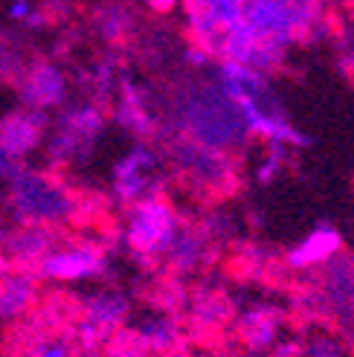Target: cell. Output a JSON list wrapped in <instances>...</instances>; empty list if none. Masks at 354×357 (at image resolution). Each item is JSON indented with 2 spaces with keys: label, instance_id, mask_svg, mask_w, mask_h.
<instances>
[{
  "label": "cell",
  "instance_id": "1",
  "mask_svg": "<svg viewBox=\"0 0 354 357\" xmlns=\"http://www.w3.org/2000/svg\"><path fill=\"white\" fill-rule=\"evenodd\" d=\"M241 17L264 44L288 52L320 24V0H247Z\"/></svg>",
  "mask_w": 354,
  "mask_h": 357
},
{
  "label": "cell",
  "instance_id": "2",
  "mask_svg": "<svg viewBox=\"0 0 354 357\" xmlns=\"http://www.w3.org/2000/svg\"><path fill=\"white\" fill-rule=\"evenodd\" d=\"M177 233H180V218L163 195H148L128 206L125 244L139 259L166 256Z\"/></svg>",
  "mask_w": 354,
  "mask_h": 357
},
{
  "label": "cell",
  "instance_id": "3",
  "mask_svg": "<svg viewBox=\"0 0 354 357\" xmlns=\"http://www.w3.org/2000/svg\"><path fill=\"white\" fill-rule=\"evenodd\" d=\"M105 131V111L93 102H82L67 108L59 119V131L49 139V160L52 166H67L73 160H82L93 149V142Z\"/></svg>",
  "mask_w": 354,
  "mask_h": 357
},
{
  "label": "cell",
  "instance_id": "4",
  "mask_svg": "<svg viewBox=\"0 0 354 357\" xmlns=\"http://www.w3.org/2000/svg\"><path fill=\"white\" fill-rule=\"evenodd\" d=\"M15 204L17 212L38 224V221H56V218H70L76 212V198L67 195L61 186H56L44 174H24L15 172Z\"/></svg>",
  "mask_w": 354,
  "mask_h": 357
},
{
  "label": "cell",
  "instance_id": "5",
  "mask_svg": "<svg viewBox=\"0 0 354 357\" xmlns=\"http://www.w3.org/2000/svg\"><path fill=\"white\" fill-rule=\"evenodd\" d=\"M157 169H160V160L157 151L146 142H137V146L119 157V163L114 166V198L122 206H131L139 198H148L157 195Z\"/></svg>",
  "mask_w": 354,
  "mask_h": 357
},
{
  "label": "cell",
  "instance_id": "6",
  "mask_svg": "<svg viewBox=\"0 0 354 357\" xmlns=\"http://www.w3.org/2000/svg\"><path fill=\"white\" fill-rule=\"evenodd\" d=\"M125 317H128V299L119 291H102L91 296L79 308V328H76L79 346L93 354L99 346H105V340L116 328H122Z\"/></svg>",
  "mask_w": 354,
  "mask_h": 357
},
{
  "label": "cell",
  "instance_id": "7",
  "mask_svg": "<svg viewBox=\"0 0 354 357\" xmlns=\"http://www.w3.org/2000/svg\"><path fill=\"white\" fill-rule=\"evenodd\" d=\"M105 267H108V259L99 244H70L61 250H49L38 261L35 276L47 282H82L102 276Z\"/></svg>",
  "mask_w": 354,
  "mask_h": 357
},
{
  "label": "cell",
  "instance_id": "8",
  "mask_svg": "<svg viewBox=\"0 0 354 357\" xmlns=\"http://www.w3.org/2000/svg\"><path fill=\"white\" fill-rule=\"evenodd\" d=\"M244 3L247 0H183L186 24L194 44H201L203 50H209V56H215L221 32L241 21Z\"/></svg>",
  "mask_w": 354,
  "mask_h": 357
},
{
  "label": "cell",
  "instance_id": "9",
  "mask_svg": "<svg viewBox=\"0 0 354 357\" xmlns=\"http://www.w3.org/2000/svg\"><path fill=\"white\" fill-rule=\"evenodd\" d=\"M17 93H21V102L26 108H35V111L59 108L67 99V79L56 64L32 61L17 73Z\"/></svg>",
  "mask_w": 354,
  "mask_h": 357
},
{
  "label": "cell",
  "instance_id": "10",
  "mask_svg": "<svg viewBox=\"0 0 354 357\" xmlns=\"http://www.w3.org/2000/svg\"><path fill=\"white\" fill-rule=\"evenodd\" d=\"M340 250H343L340 229L331 224H316L305 238H299L285 253V264L296 273H305L320 264H328L331 259H337Z\"/></svg>",
  "mask_w": 354,
  "mask_h": 357
},
{
  "label": "cell",
  "instance_id": "11",
  "mask_svg": "<svg viewBox=\"0 0 354 357\" xmlns=\"http://www.w3.org/2000/svg\"><path fill=\"white\" fill-rule=\"evenodd\" d=\"M44 128H47L44 111L26 108L21 114H9L3 122H0V149H3L9 157L21 160L41 146Z\"/></svg>",
  "mask_w": 354,
  "mask_h": 357
},
{
  "label": "cell",
  "instance_id": "12",
  "mask_svg": "<svg viewBox=\"0 0 354 357\" xmlns=\"http://www.w3.org/2000/svg\"><path fill=\"white\" fill-rule=\"evenodd\" d=\"M38 299V276L26 271H9L0 279V317H24Z\"/></svg>",
  "mask_w": 354,
  "mask_h": 357
},
{
  "label": "cell",
  "instance_id": "13",
  "mask_svg": "<svg viewBox=\"0 0 354 357\" xmlns=\"http://www.w3.org/2000/svg\"><path fill=\"white\" fill-rule=\"evenodd\" d=\"M52 241H56L52 238V229L41 227V224H29L15 238H9V253H12L15 271L35 273L38 271V261L52 250Z\"/></svg>",
  "mask_w": 354,
  "mask_h": 357
},
{
  "label": "cell",
  "instance_id": "14",
  "mask_svg": "<svg viewBox=\"0 0 354 357\" xmlns=\"http://www.w3.org/2000/svg\"><path fill=\"white\" fill-rule=\"evenodd\" d=\"M114 119L122 125V128H128L131 134L137 137H148L154 131V119L146 108V99H143V91L122 79L119 82V102H116V111H114Z\"/></svg>",
  "mask_w": 354,
  "mask_h": 357
},
{
  "label": "cell",
  "instance_id": "15",
  "mask_svg": "<svg viewBox=\"0 0 354 357\" xmlns=\"http://www.w3.org/2000/svg\"><path fill=\"white\" fill-rule=\"evenodd\" d=\"M137 334H139V340L146 343V349H148L151 354H169V351L177 346V340H180L177 323H174L169 314H154V317H148L146 323L137 328Z\"/></svg>",
  "mask_w": 354,
  "mask_h": 357
},
{
  "label": "cell",
  "instance_id": "16",
  "mask_svg": "<svg viewBox=\"0 0 354 357\" xmlns=\"http://www.w3.org/2000/svg\"><path fill=\"white\" fill-rule=\"evenodd\" d=\"M276 328H279L276 317L268 308H256L250 314H244V319H241V334H244L247 346H250L253 351L268 349L276 340Z\"/></svg>",
  "mask_w": 354,
  "mask_h": 357
},
{
  "label": "cell",
  "instance_id": "17",
  "mask_svg": "<svg viewBox=\"0 0 354 357\" xmlns=\"http://www.w3.org/2000/svg\"><path fill=\"white\" fill-rule=\"evenodd\" d=\"M134 24V17L128 15L125 6H119V3H111V6H105L96 17V26H99V35L105 41H122L128 35Z\"/></svg>",
  "mask_w": 354,
  "mask_h": 357
},
{
  "label": "cell",
  "instance_id": "18",
  "mask_svg": "<svg viewBox=\"0 0 354 357\" xmlns=\"http://www.w3.org/2000/svg\"><path fill=\"white\" fill-rule=\"evenodd\" d=\"M201 253H203V238L186 233V229L180 227V233H177V238L169 247L166 256L171 259L174 267H183V271H189V267H194L201 261Z\"/></svg>",
  "mask_w": 354,
  "mask_h": 357
},
{
  "label": "cell",
  "instance_id": "19",
  "mask_svg": "<svg viewBox=\"0 0 354 357\" xmlns=\"http://www.w3.org/2000/svg\"><path fill=\"white\" fill-rule=\"evenodd\" d=\"M105 354L108 357H148L151 351L139 340V334L131 328H116L108 340H105Z\"/></svg>",
  "mask_w": 354,
  "mask_h": 357
},
{
  "label": "cell",
  "instance_id": "20",
  "mask_svg": "<svg viewBox=\"0 0 354 357\" xmlns=\"http://www.w3.org/2000/svg\"><path fill=\"white\" fill-rule=\"evenodd\" d=\"M285 166H288V149H285V146H270V142H268V149H264V157L259 160L256 181H259V183H273Z\"/></svg>",
  "mask_w": 354,
  "mask_h": 357
},
{
  "label": "cell",
  "instance_id": "21",
  "mask_svg": "<svg viewBox=\"0 0 354 357\" xmlns=\"http://www.w3.org/2000/svg\"><path fill=\"white\" fill-rule=\"evenodd\" d=\"M32 357H76L67 340H38L29 351Z\"/></svg>",
  "mask_w": 354,
  "mask_h": 357
},
{
  "label": "cell",
  "instance_id": "22",
  "mask_svg": "<svg viewBox=\"0 0 354 357\" xmlns=\"http://www.w3.org/2000/svg\"><path fill=\"white\" fill-rule=\"evenodd\" d=\"M226 314V305L221 299H215V296H209V299H203L198 308H194V317L201 319V323H206V326H215L218 319Z\"/></svg>",
  "mask_w": 354,
  "mask_h": 357
},
{
  "label": "cell",
  "instance_id": "23",
  "mask_svg": "<svg viewBox=\"0 0 354 357\" xmlns=\"http://www.w3.org/2000/svg\"><path fill=\"white\" fill-rule=\"evenodd\" d=\"M21 59L15 56V50L0 38V79H9L12 73H21Z\"/></svg>",
  "mask_w": 354,
  "mask_h": 357
},
{
  "label": "cell",
  "instance_id": "24",
  "mask_svg": "<svg viewBox=\"0 0 354 357\" xmlns=\"http://www.w3.org/2000/svg\"><path fill=\"white\" fill-rule=\"evenodd\" d=\"M209 50H203L201 44H194V47H189L186 50V61L189 64H194V67H203V64H209Z\"/></svg>",
  "mask_w": 354,
  "mask_h": 357
},
{
  "label": "cell",
  "instance_id": "25",
  "mask_svg": "<svg viewBox=\"0 0 354 357\" xmlns=\"http://www.w3.org/2000/svg\"><path fill=\"white\" fill-rule=\"evenodd\" d=\"M29 12H32L29 0H12V6H9V17H12V21H26Z\"/></svg>",
  "mask_w": 354,
  "mask_h": 357
},
{
  "label": "cell",
  "instance_id": "26",
  "mask_svg": "<svg viewBox=\"0 0 354 357\" xmlns=\"http://www.w3.org/2000/svg\"><path fill=\"white\" fill-rule=\"evenodd\" d=\"M146 3H148V9L157 12V15H169L171 9H177V3H180V0H146Z\"/></svg>",
  "mask_w": 354,
  "mask_h": 357
},
{
  "label": "cell",
  "instance_id": "27",
  "mask_svg": "<svg viewBox=\"0 0 354 357\" xmlns=\"http://www.w3.org/2000/svg\"><path fill=\"white\" fill-rule=\"evenodd\" d=\"M17 172V160L15 157H9L3 149H0V174H6V177H12Z\"/></svg>",
  "mask_w": 354,
  "mask_h": 357
},
{
  "label": "cell",
  "instance_id": "28",
  "mask_svg": "<svg viewBox=\"0 0 354 357\" xmlns=\"http://www.w3.org/2000/svg\"><path fill=\"white\" fill-rule=\"evenodd\" d=\"M6 273H9V261H6L3 256H0V279H3Z\"/></svg>",
  "mask_w": 354,
  "mask_h": 357
},
{
  "label": "cell",
  "instance_id": "29",
  "mask_svg": "<svg viewBox=\"0 0 354 357\" xmlns=\"http://www.w3.org/2000/svg\"><path fill=\"white\" fill-rule=\"evenodd\" d=\"M17 357H32V354H17Z\"/></svg>",
  "mask_w": 354,
  "mask_h": 357
}]
</instances>
